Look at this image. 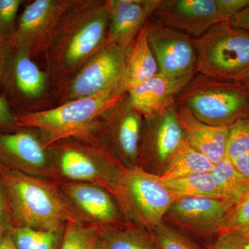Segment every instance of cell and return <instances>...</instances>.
Wrapping results in <instances>:
<instances>
[{
    "instance_id": "13",
    "label": "cell",
    "mask_w": 249,
    "mask_h": 249,
    "mask_svg": "<svg viewBox=\"0 0 249 249\" xmlns=\"http://www.w3.org/2000/svg\"><path fill=\"white\" fill-rule=\"evenodd\" d=\"M233 205L219 198H180L170 206L163 221L196 233L217 235Z\"/></svg>"
},
{
    "instance_id": "11",
    "label": "cell",
    "mask_w": 249,
    "mask_h": 249,
    "mask_svg": "<svg viewBox=\"0 0 249 249\" xmlns=\"http://www.w3.org/2000/svg\"><path fill=\"white\" fill-rule=\"evenodd\" d=\"M0 163L11 169L55 181L49 147L26 129L0 132Z\"/></svg>"
},
{
    "instance_id": "19",
    "label": "cell",
    "mask_w": 249,
    "mask_h": 249,
    "mask_svg": "<svg viewBox=\"0 0 249 249\" xmlns=\"http://www.w3.org/2000/svg\"><path fill=\"white\" fill-rule=\"evenodd\" d=\"M56 4L50 0H36L28 5L19 18L17 29L8 42L10 47L27 50L31 40L55 16Z\"/></svg>"
},
{
    "instance_id": "35",
    "label": "cell",
    "mask_w": 249,
    "mask_h": 249,
    "mask_svg": "<svg viewBox=\"0 0 249 249\" xmlns=\"http://www.w3.org/2000/svg\"><path fill=\"white\" fill-rule=\"evenodd\" d=\"M16 128H18L16 116L6 100L0 96V132H9Z\"/></svg>"
},
{
    "instance_id": "16",
    "label": "cell",
    "mask_w": 249,
    "mask_h": 249,
    "mask_svg": "<svg viewBox=\"0 0 249 249\" xmlns=\"http://www.w3.org/2000/svg\"><path fill=\"white\" fill-rule=\"evenodd\" d=\"M187 85L158 73L127 90L129 102L143 119L159 115L173 106L175 98Z\"/></svg>"
},
{
    "instance_id": "23",
    "label": "cell",
    "mask_w": 249,
    "mask_h": 249,
    "mask_svg": "<svg viewBox=\"0 0 249 249\" xmlns=\"http://www.w3.org/2000/svg\"><path fill=\"white\" fill-rule=\"evenodd\" d=\"M100 249H158L152 234L143 228L127 224L103 230Z\"/></svg>"
},
{
    "instance_id": "31",
    "label": "cell",
    "mask_w": 249,
    "mask_h": 249,
    "mask_svg": "<svg viewBox=\"0 0 249 249\" xmlns=\"http://www.w3.org/2000/svg\"><path fill=\"white\" fill-rule=\"evenodd\" d=\"M22 1L0 0V41L8 44L14 34L13 26Z\"/></svg>"
},
{
    "instance_id": "28",
    "label": "cell",
    "mask_w": 249,
    "mask_h": 249,
    "mask_svg": "<svg viewBox=\"0 0 249 249\" xmlns=\"http://www.w3.org/2000/svg\"><path fill=\"white\" fill-rule=\"evenodd\" d=\"M224 232L237 234L249 240V191L232 206L217 235Z\"/></svg>"
},
{
    "instance_id": "9",
    "label": "cell",
    "mask_w": 249,
    "mask_h": 249,
    "mask_svg": "<svg viewBox=\"0 0 249 249\" xmlns=\"http://www.w3.org/2000/svg\"><path fill=\"white\" fill-rule=\"evenodd\" d=\"M102 116L108 151L124 166H138L143 124L142 114L132 107L128 96H124Z\"/></svg>"
},
{
    "instance_id": "6",
    "label": "cell",
    "mask_w": 249,
    "mask_h": 249,
    "mask_svg": "<svg viewBox=\"0 0 249 249\" xmlns=\"http://www.w3.org/2000/svg\"><path fill=\"white\" fill-rule=\"evenodd\" d=\"M49 150L58 183H89L108 190L122 165L103 147L66 143Z\"/></svg>"
},
{
    "instance_id": "22",
    "label": "cell",
    "mask_w": 249,
    "mask_h": 249,
    "mask_svg": "<svg viewBox=\"0 0 249 249\" xmlns=\"http://www.w3.org/2000/svg\"><path fill=\"white\" fill-rule=\"evenodd\" d=\"M213 165L206 156L192 147L186 138L160 177L162 181H167L193 174L211 173Z\"/></svg>"
},
{
    "instance_id": "15",
    "label": "cell",
    "mask_w": 249,
    "mask_h": 249,
    "mask_svg": "<svg viewBox=\"0 0 249 249\" xmlns=\"http://www.w3.org/2000/svg\"><path fill=\"white\" fill-rule=\"evenodd\" d=\"M160 0H114L106 3L109 18V42L127 52L145 27Z\"/></svg>"
},
{
    "instance_id": "36",
    "label": "cell",
    "mask_w": 249,
    "mask_h": 249,
    "mask_svg": "<svg viewBox=\"0 0 249 249\" xmlns=\"http://www.w3.org/2000/svg\"><path fill=\"white\" fill-rule=\"evenodd\" d=\"M229 23L232 27L249 32V6L235 15Z\"/></svg>"
},
{
    "instance_id": "21",
    "label": "cell",
    "mask_w": 249,
    "mask_h": 249,
    "mask_svg": "<svg viewBox=\"0 0 249 249\" xmlns=\"http://www.w3.org/2000/svg\"><path fill=\"white\" fill-rule=\"evenodd\" d=\"M16 50L17 54L14 57L12 67L10 70L8 67L6 75H10L13 89L19 94L26 97H35L43 89V73L28 56L27 51Z\"/></svg>"
},
{
    "instance_id": "5",
    "label": "cell",
    "mask_w": 249,
    "mask_h": 249,
    "mask_svg": "<svg viewBox=\"0 0 249 249\" xmlns=\"http://www.w3.org/2000/svg\"><path fill=\"white\" fill-rule=\"evenodd\" d=\"M196 73L229 81H243L249 74V32L219 23L196 39Z\"/></svg>"
},
{
    "instance_id": "1",
    "label": "cell",
    "mask_w": 249,
    "mask_h": 249,
    "mask_svg": "<svg viewBox=\"0 0 249 249\" xmlns=\"http://www.w3.org/2000/svg\"><path fill=\"white\" fill-rule=\"evenodd\" d=\"M0 178L9 199L12 227L49 231L62 229L67 223L83 224L58 183L1 163Z\"/></svg>"
},
{
    "instance_id": "40",
    "label": "cell",
    "mask_w": 249,
    "mask_h": 249,
    "mask_svg": "<svg viewBox=\"0 0 249 249\" xmlns=\"http://www.w3.org/2000/svg\"><path fill=\"white\" fill-rule=\"evenodd\" d=\"M242 82H243V84L245 85L246 87H247V89H249V74Z\"/></svg>"
},
{
    "instance_id": "38",
    "label": "cell",
    "mask_w": 249,
    "mask_h": 249,
    "mask_svg": "<svg viewBox=\"0 0 249 249\" xmlns=\"http://www.w3.org/2000/svg\"><path fill=\"white\" fill-rule=\"evenodd\" d=\"M231 161L239 173L245 178H249V151Z\"/></svg>"
},
{
    "instance_id": "8",
    "label": "cell",
    "mask_w": 249,
    "mask_h": 249,
    "mask_svg": "<svg viewBox=\"0 0 249 249\" xmlns=\"http://www.w3.org/2000/svg\"><path fill=\"white\" fill-rule=\"evenodd\" d=\"M185 139L174 104L159 115L143 119L138 166L160 176Z\"/></svg>"
},
{
    "instance_id": "10",
    "label": "cell",
    "mask_w": 249,
    "mask_h": 249,
    "mask_svg": "<svg viewBox=\"0 0 249 249\" xmlns=\"http://www.w3.org/2000/svg\"><path fill=\"white\" fill-rule=\"evenodd\" d=\"M59 184L83 224L106 230L129 224L114 196L106 188L89 183Z\"/></svg>"
},
{
    "instance_id": "20",
    "label": "cell",
    "mask_w": 249,
    "mask_h": 249,
    "mask_svg": "<svg viewBox=\"0 0 249 249\" xmlns=\"http://www.w3.org/2000/svg\"><path fill=\"white\" fill-rule=\"evenodd\" d=\"M109 22L107 4L97 16L87 23L73 36L67 49V61L75 64L89 55L104 39Z\"/></svg>"
},
{
    "instance_id": "24",
    "label": "cell",
    "mask_w": 249,
    "mask_h": 249,
    "mask_svg": "<svg viewBox=\"0 0 249 249\" xmlns=\"http://www.w3.org/2000/svg\"><path fill=\"white\" fill-rule=\"evenodd\" d=\"M163 182L167 189L178 199L191 196L225 199L211 173L193 174Z\"/></svg>"
},
{
    "instance_id": "14",
    "label": "cell",
    "mask_w": 249,
    "mask_h": 249,
    "mask_svg": "<svg viewBox=\"0 0 249 249\" xmlns=\"http://www.w3.org/2000/svg\"><path fill=\"white\" fill-rule=\"evenodd\" d=\"M126 52L109 42L77 75L72 85L73 96L88 97L124 83Z\"/></svg>"
},
{
    "instance_id": "4",
    "label": "cell",
    "mask_w": 249,
    "mask_h": 249,
    "mask_svg": "<svg viewBox=\"0 0 249 249\" xmlns=\"http://www.w3.org/2000/svg\"><path fill=\"white\" fill-rule=\"evenodd\" d=\"M204 124L230 127L249 116V89L244 85L196 73L175 98Z\"/></svg>"
},
{
    "instance_id": "26",
    "label": "cell",
    "mask_w": 249,
    "mask_h": 249,
    "mask_svg": "<svg viewBox=\"0 0 249 249\" xmlns=\"http://www.w3.org/2000/svg\"><path fill=\"white\" fill-rule=\"evenodd\" d=\"M65 229L47 231L11 227L9 234L17 249H60Z\"/></svg>"
},
{
    "instance_id": "7",
    "label": "cell",
    "mask_w": 249,
    "mask_h": 249,
    "mask_svg": "<svg viewBox=\"0 0 249 249\" xmlns=\"http://www.w3.org/2000/svg\"><path fill=\"white\" fill-rule=\"evenodd\" d=\"M147 37L159 72L188 84L196 74V38L155 21L147 22Z\"/></svg>"
},
{
    "instance_id": "29",
    "label": "cell",
    "mask_w": 249,
    "mask_h": 249,
    "mask_svg": "<svg viewBox=\"0 0 249 249\" xmlns=\"http://www.w3.org/2000/svg\"><path fill=\"white\" fill-rule=\"evenodd\" d=\"M150 233L158 249H201L181 232L164 222Z\"/></svg>"
},
{
    "instance_id": "25",
    "label": "cell",
    "mask_w": 249,
    "mask_h": 249,
    "mask_svg": "<svg viewBox=\"0 0 249 249\" xmlns=\"http://www.w3.org/2000/svg\"><path fill=\"white\" fill-rule=\"evenodd\" d=\"M226 200L235 204L249 191V178L242 176L227 157L211 172Z\"/></svg>"
},
{
    "instance_id": "17",
    "label": "cell",
    "mask_w": 249,
    "mask_h": 249,
    "mask_svg": "<svg viewBox=\"0 0 249 249\" xmlns=\"http://www.w3.org/2000/svg\"><path fill=\"white\" fill-rule=\"evenodd\" d=\"M175 107L178 120L192 147L206 156L213 164L227 157L229 127L204 124L196 119L188 108Z\"/></svg>"
},
{
    "instance_id": "32",
    "label": "cell",
    "mask_w": 249,
    "mask_h": 249,
    "mask_svg": "<svg viewBox=\"0 0 249 249\" xmlns=\"http://www.w3.org/2000/svg\"><path fill=\"white\" fill-rule=\"evenodd\" d=\"M206 249H249V240L231 232L219 234Z\"/></svg>"
},
{
    "instance_id": "18",
    "label": "cell",
    "mask_w": 249,
    "mask_h": 249,
    "mask_svg": "<svg viewBox=\"0 0 249 249\" xmlns=\"http://www.w3.org/2000/svg\"><path fill=\"white\" fill-rule=\"evenodd\" d=\"M158 72V65L149 44L145 24L126 52L124 70L126 92L136 85L155 76Z\"/></svg>"
},
{
    "instance_id": "27",
    "label": "cell",
    "mask_w": 249,
    "mask_h": 249,
    "mask_svg": "<svg viewBox=\"0 0 249 249\" xmlns=\"http://www.w3.org/2000/svg\"><path fill=\"white\" fill-rule=\"evenodd\" d=\"M102 232L95 226L67 223L60 249H100Z\"/></svg>"
},
{
    "instance_id": "12",
    "label": "cell",
    "mask_w": 249,
    "mask_h": 249,
    "mask_svg": "<svg viewBox=\"0 0 249 249\" xmlns=\"http://www.w3.org/2000/svg\"><path fill=\"white\" fill-rule=\"evenodd\" d=\"M152 16L160 24L196 39L224 22L216 0H160Z\"/></svg>"
},
{
    "instance_id": "39",
    "label": "cell",
    "mask_w": 249,
    "mask_h": 249,
    "mask_svg": "<svg viewBox=\"0 0 249 249\" xmlns=\"http://www.w3.org/2000/svg\"><path fill=\"white\" fill-rule=\"evenodd\" d=\"M0 249H17L13 243L9 233L0 240Z\"/></svg>"
},
{
    "instance_id": "30",
    "label": "cell",
    "mask_w": 249,
    "mask_h": 249,
    "mask_svg": "<svg viewBox=\"0 0 249 249\" xmlns=\"http://www.w3.org/2000/svg\"><path fill=\"white\" fill-rule=\"evenodd\" d=\"M249 151V116L236 121L229 127L227 157L231 160Z\"/></svg>"
},
{
    "instance_id": "34",
    "label": "cell",
    "mask_w": 249,
    "mask_h": 249,
    "mask_svg": "<svg viewBox=\"0 0 249 249\" xmlns=\"http://www.w3.org/2000/svg\"><path fill=\"white\" fill-rule=\"evenodd\" d=\"M219 14L224 22L230 20L235 15L249 6V0H216Z\"/></svg>"
},
{
    "instance_id": "3",
    "label": "cell",
    "mask_w": 249,
    "mask_h": 249,
    "mask_svg": "<svg viewBox=\"0 0 249 249\" xmlns=\"http://www.w3.org/2000/svg\"><path fill=\"white\" fill-rule=\"evenodd\" d=\"M107 191L127 222L150 232L163 222L168 209L178 200L160 176L139 166L121 165Z\"/></svg>"
},
{
    "instance_id": "37",
    "label": "cell",
    "mask_w": 249,
    "mask_h": 249,
    "mask_svg": "<svg viewBox=\"0 0 249 249\" xmlns=\"http://www.w3.org/2000/svg\"><path fill=\"white\" fill-rule=\"evenodd\" d=\"M10 46L0 41V80H4L9 67Z\"/></svg>"
},
{
    "instance_id": "2",
    "label": "cell",
    "mask_w": 249,
    "mask_h": 249,
    "mask_svg": "<svg viewBox=\"0 0 249 249\" xmlns=\"http://www.w3.org/2000/svg\"><path fill=\"white\" fill-rule=\"evenodd\" d=\"M126 92L124 83L102 93L77 98L60 107L38 112L16 116L17 127L36 129L45 135L46 147L65 139L87 136L93 123L122 99Z\"/></svg>"
},
{
    "instance_id": "33",
    "label": "cell",
    "mask_w": 249,
    "mask_h": 249,
    "mask_svg": "<svg viewBox=\"0 0 249 249\" xmlns=\"http://www.w3.org/2000/svg\"><path fill=\"white\" fill-rule=\"evenodd\" d=\"M12 227L11 209L6 190L0 178V240L7 235Z\"/></svg>"
}]
</instances>
